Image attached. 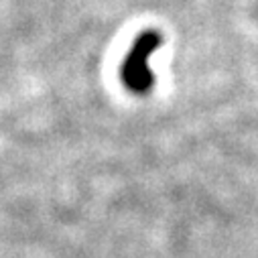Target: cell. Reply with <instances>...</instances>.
<instances>
[{"label":"cell","mask_w":258,"mask_h":258,"mask_svg":"<svg viewBox=\"0 0 258 258\" xmlns=\"http://www.w3.org/2000/svg\"><path fill=\"white\" fill-rule=\"evenodd\" d=\"M161 47V35L155 31L143 33L128 57L122 63V82L128 90H133L135 94H145L153 86V74L149 70V55Z\"/></svg>","instance_id":"1"}]
</instances>
